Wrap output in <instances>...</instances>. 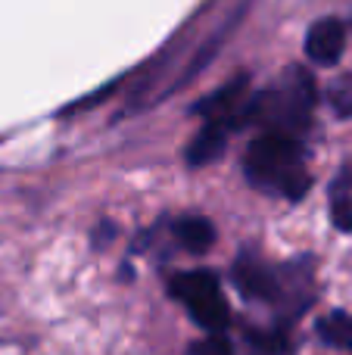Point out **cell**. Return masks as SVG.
<instances>
[{
  "label": "cell",
  "mask_w": 352,
  "mask_h": 355,
  "mask_svg": "<svg viewBox=\"0 0 352 355\" xmlns=\"http://www.w3.org/2000/svg\"><path fill=\"white\" fill-rule=\"evenodd\" d=\"M247 178L253 187L265 190L287 200H303L312 178L306 172V150L303 141L293 135H278V131H262L247 150L243 159Z\"/></svg>",
  "instance_id": "6da1fadb"
},
{
  "label": "cell",
  "mask_w": 352,
  "mask_h": 355,
  "mask_svg": "<svg viewBox=\"0 0 352 355\" xmlns=\"http://www.w3.org/2000/svg\"><path fill=\"white\" fill-rule=\"evenodd\" d=\"M318 103V87L306 69L293 66L274 87L247 97V125L256 122L262 131L299 137L312 122Z\"/></svg>",
  "instance_id": "7a4b0ae2"
},
{
  "label": "cell",
  "mask_w": 352,
  "mask_h": 355,
  "mask_svg": "<svg viewBox=\"0 0 352 355\" xmlns=\"http://www.w3.org/2000/svg\"><path fill=\"white\" fill-rule=\"evenodd\" d=\"M172 293L187 306L191 318L203 331L222 334L228 327V300L222 293V284L212 271H187L172 284Z\"/></svg>",
  "instance_id": "3957f363"
},
{
  "label": "cell",
  "mask_w": 352,
  "mask_h": 355,
  "mask_svg": "<svg viewBox=\"0 0 352 355\" xmlns=\"http://www.w3.org/2000/svg\"><path fill=\"white\" fill-rule=\"evenodd\" d=\"M315 300V277H312V262L309 259H297L290 265L274 268V296L272 302L287 312L290 318L303 315Z\"/></svg>",
  "instance_id": "277c9868"
},
{
  "label": "cell",
  "mask_w": 352,
  "mask_h": 355,
  "mask_svg": "<svg viewBox=\"0 0 352 355\" xmlns=\"http://www.w3.org/2000/svg\"><path fill=\"white\" fill-rule=\"evenodd\" d=\"M346 50V25L337 16H324L306 31V53L315 66H337Z\"/></svg>",
  "instance_id": "5b68a950"
},
{
  "label": "cell",
  "mask_w": 352,
  "mask_h": 355,
  "mask_svg": "<svg viewBox=\"0 0 352 355\" xmlns=\"http://www.w3.org/2000/svg\"><path fill=\"white\" fill-rule=\"evenodd\" d=\"M247 6H249L247 0H243V3H237V10L231 12V16L225 19V22L218 25V28L212 31V35L206 37L203 44H200V47H197V53H193V60L184 66V75H181V78H175V85L168 87V94H172V91H178V87H184V85H191V81L197 78V75L203 72V69L209 66L212 60H215V53H218V50H222V44L228 41L231 35H234V31H237V25H240V19L247 16Z\"/></svg>",
  "instance_id": "8992f818"
},
{
  "label": "cell",
  "mask_w": 352,
  "mask_h": 355,
  "mask_svg": "<svg viewBox=\"0 0 352 355\" xmlns=\"http://www.w3.org/2000/svg\"><path fill=\"white\" fill-rule=\"evenodd\" d=\"M234 284L240 287L243 296H249V300L272 302V296H274V268H268L259 256L243 252L234 265Z\"/></svg>",
  "instance_id": "52a82bcc"
},
{
  "label": "cell",
  "mask_w": 352,
  "mask_h": 355,
  "mask_svg": "<svg viewBox=\"0 0 352 355\" xmlns=\"http://www.w3.org/2000/svg\"><path fill=\"white\" fill-rule=\"evenodd\" d=\"M228 137H231L228 122L209 119V122L197 131L191 147H187V162H191V166H209V162H215L218 156L225 153V147H228Z\"/></svg>",
  "instance_id": "ba28073f"
},
{
  "label": "cell",
  "mask_w": 352,
  "mask_h": 355,
  "mask_svg": "<svg viewBox=\"0 0 352 355\" xmlns=\"http://www.w3.org/2000/svg\"><path fill=\"white\" fill-rule=\"evenodd\" d=\"M175 237H178V243L184 246V250L206 252L212 246V240H215V227H212V221L203 218V215H187V218H181L178 225H175Z\"/></svg>",
  "instance_id": "9c48e42d"
},
{
  "label": "cell",
  "mask_w": 352,
  "mask_h": 355,
  "mask_svg": "<svg viewBox=\"0 0 352 355\" xmlns=\"http://www.w3.org/2000/svg\"><path fill=\"white\" fill-rule=\"evenodd\" d=\"M331 215L340 231H352V162L337 175L331 187Z\"/></svg>",
  "instance_id": "30bf717a"
},
{
  "label": "cell",
  "mask_w": 352,
  "mask_h": 355,
  "mask_svg": "<svg viewBox=\"0 0 352 355\" xmlns=\"http://www.w3.org/2000/svg\"><path fill=\"white\" fill-rule=\"evenodd\" d=\"M318 337L334 349L352 352V315L349 312H331L328 318L318 321Z\"/></svg>",
  "instance_id": "8fae6325"
},
{
  "label": "cell",
  "mask_w": 352,
  "mask_h": 355,
  "mask_svg": "<svg viewBox=\"0 0 352 355\" xmlns=\"http://www.w3.org/2000/svg\"><path fill=\"white\" fill-rule=\"evenodd\" d=\"M328 103L340 119L352 116V75H343L328 87Z\"/></svg>",
  "instance_id": "7c38bea8"
},
{
  "label": "cell",
  "mask_w": 352,
  "mask_h": 355,
  "mask_svg": "<svg viewBox=\"0 0 352 355\" xmlns=\"http://www.w3.org/2000/svg\"><path fill=\"white\" fill-rule=\"evenodd\" d=\"M191 355H234V349H231V343L222 337V334H212L209 340H203V343L193 346Z\"/></svg>",
  "instance_id": "4fadbf2b"
}]
</instances>
